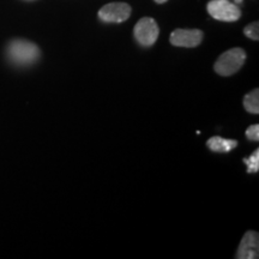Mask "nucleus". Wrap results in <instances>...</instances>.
Returning a JSON list of instances; mask_svg holds the SVG:
<instances>
[{
    "mask_svg": "<svg viewBox=\"0 0 259 259\" xmlns=\"http://www.w3.org/2000/svg\"><path fill=\"white\" fill-rule=\"evenodd\" d=\"M8 57L15 65L27 66L40 58V50L35 44L27 40H14L8 47Z\"/></svg>",
    "mask_w": 259,
    "mask_h": 259,
    "instance_id": "obj_1",
    "label": "nucleus"
},
{
    "mask_svg": "<svg viewBox=\"0 0 259 259\" xmlns=\"http://www.w3.org/2000/svg\"><path fill=\"white\" fill-rule=\"evenodd\" d=\"M246 60V52L242 48H232L225 52L221 57L216 60L213 65V70L220 76H232L241 69Z\"/></svg>",
    "mask_w": 259,
    "mask_h": 259,
    "instance_id": "obj_2",
    "label": "nucleus"
},
{
    "mask_svg": "<svg viewBox=\"0 0 259 259\" xmlns=\"http://www.w3.org/2000/svg\"><path fill=\"white\" fill-rule=\"evenodd\" d=\"M208 12L212 18L222 22H235L241 17V10L229 0H211L208 4Z\"/></svg>",
    "mask_w": 259,
    "mask_h": 259,
    "instance_id": "obj_3",
    "label": "nucleus"
},
{
    "mask_svg": "<svg viewBox=\"0 0 259 259\" xmlns=\"http://www.w3.org/2000/svg\"><path fill=\"white\" fill-rule=\"evenodd\" d=\"M160 29L154 18L144 17L139 19L135 27V37L139 45L144 47L153 46L156 42Z\"/></svg>",
    "mask_w": 259,
    "mask_h": 259,
    "instance_id": "obj_4",
    "label": "nucleus"
},
{
    "mask_svg": "<svg viewBox=\"0 0 259 259\" xmlns=\"http://www.w3.org/2000/svg\"><path fill=\"white\" fill-rule=\"evenodd\" d=\"M131 15V6L126 3H111L99 11V17L106 23H122Z\"/></svg>",
    "mask_w": 259,
    "mask_h": 259,
    "instance_id": "obj_5",
    "label": "nucleus"
},
{
    "mask_svg": "<svg viewBox=\"0 0 259 259\" xmlns=\"http://www.w3.org/2000/svg\"><path fill=\"white\" fill-rule=\"evenodd\" d=\"M169 40L177 47H197L203 40V31L199 29H176L170 34Z\"/></svg>",
    "mask_w": 259,
    "mask_h": 259,
    "instance_id": "obj_6",
    "label": "nucleus"
},
{
    "mask_svg": "<svg viewBox=\"0 0 259 259\" xmlns=\"http://www.w3.org/2000/svg\"><path fill=\"white\" fill-rule=\"evenodd\" d=\"M259 257V234L257 232H247L242 236L239 245L236 258L238 259H257Z\"/></svg>",
    "mask_w": 259,
    "mask_h": 259,
    "instance_id": "obj_7",
    "label": "nucleus"
},
{
    "mask_svg": "<svg viewBox=\"0 0 259 259\" xmlns=\"http://www.w3.org/2000/svg\"><path fill=\"white\" fill-rule=\"evenodd\" d=\"M209 149L215 153H228L238 145V142L234 139H225L222 137H211L208 141Z\"/></svg>",
    "mask_w": 259,
    "mask_h": 259,
    "instance_id": "obj_8",
    "label": "nucleus"
},
{
    "mask_svg": "<svg viewBox=\"0 0 259 259\" xmlns=\"http://www.w3.org/2000/svg\"><path fill=\"white\" fill-rule=\"evenodd\" d=\"M244 107L248 113L258 114L259 113V90L254 89L244 97Z\"/></svg>",
    "mask_w": 259,
    "mask_h": 259,
    "instance_id": "obj_9",
    "label": "nucleus"
},
{
    "mask_svg": "<svg viewBox=\"0 0 259 259\" xmlns=\"http://www.w3.org/2000/svg\"><path fill=\"white\" fill-rule=\"evenodd\" d=\"M244 162L247 164L248 173H257L259 170V150H254V153L248 158H244Z\"/></svg>",
    "mask_w": 259,
    "mask_h": 259,
    "instance_id": "obj_10",
    "label": "nucleus"
},
{
    "mask_svg": "<svg viewBox=\"0 0 259 259\" xmlns=\"http://www.w3.org/2000/svg\"><path fill=\"white\" fill-rule=\"evenodd\" d=\"M244 34L251 40L258 41L259 40V23L258 22H253V23L248 24L247 27L244 29Z\"/></svg>",
    "mask_w": 259,
    "mask_h": 259,
    "instance_id": "obj_11",
    "label": "nucleus"
},
{
    "mask_svg": "<svg viewBox=\"0 0 259 259\" xmlns=\"http://www.w3.org/2000/svg\"><path fill=\"white\" fill-rule=\"evenodd\" d=\"M246 137H247L250 141L258 142L259 141V125L254 124L251 125L250 127L246 131Z\"/></svg>",
    "mask_w": 259,
    "mask_h": 259,
    "instance_id": "obj_12",
    "label": "nucleus"
},
{
    "mask_svg": "<svg viewBox=\"0 0 259 259\" xmlns=\"http://www.w3.org/2000/svg\"><path fill=\"white\" fill-rule=\"evenodd\" d=\"M155 2H156L157 4H163V3H166L167 0H155Z\"/></svg>",
    "mask_w": 259,
    "mask_h": 259,
    "instance_id": "obj_13",
    "label": "nucleus"
},
{
    "mask_svg": "<svg viewBox=\"0 0 259 259\" xmlns=\"http://www.w3.org/2000/svg\"><path fill=\"white\" fill-rule=\"evenodd\" d=\"M242 0H235V3H241Z\"/></svg>",
    "mask_w": 259,
    "mask_h": 259,
    "instance_id": "obj_14",
    "label": "nucleus"
}]
</instances>
